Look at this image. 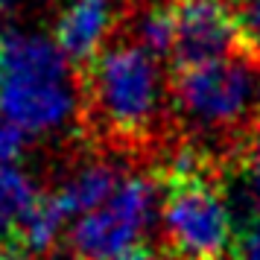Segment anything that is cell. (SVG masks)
<instances>
[{
	"label": "cell",
	"instance_id": "8",
	"mask_svg": "<svg viewBox=\"0 0 260 260\" xmlns=\"http://www.w3.org/2000/svg\"><path fill=\"white\" fill-rule=\"evenodd\" d=\"M120 173L108 161H85L76 170H71L61 187L56 190V199L64 208L68 216H82V213L100 208L103 202L111 199V193L120 187Z\"/></svg>",
	"mask_w": 260,
	"mask_h": 260
},
{
	"label": "cell",
	"instance_id": "5",
	"mask_svg": "<svg viewBox=\"0 0 260 260\" xmlns=\"http://www.w3.org/2000/svg\"><path fill=\"white\" fill-rule=\"evenodd\" d=\"M161 228L176 254L219 260L234 237V205L205 178L178 181L161 205Z\"/></svg>",
	"mask_w": 260,
	"mask_h": 260
},
{
	"label": "cell",
	"instance_id": "19",
	"mask_svg": "<svg viewBox=\"0 0 260 260\" xmlns=\"http://www.w3.org/2000/svg\"><path fill=\"white\" fill-rule=\"evenodd\" d=\"M12 3H15V0H0V9H9Z\"/></svg>",
	"mask_w": 260,
	"mask_h": 260
},
{
	"label": "cell",
	"instance_id": "13",
	"mask_svg": "<svg viewBox=\"0 0 260 260\" xmlns=\"http://www.w3.org/2000/svg\"><path fill=\"white\" fill-rule=\"evenodd\" d=\"M231 12H234L237 36L260 59V0H234Z\"/></svg>",
	"mask_w": 260,
	"mask_h": 260
},
{
	"label": "cell",
	"instance_id": "6",
	"mask_svg": "<svg viewBox=\"0 0 260 260\" xmlns=\"http://www.w3.org/2000/svg\"><path fill=\"white\" fill-rule=\"evenodd\" d=\"M176 50L181 68L222 59L231 53L237 38L234 12L222 0H176Z\"/></svg>",
	"mask_w": 260,
	"mask_h": 260
},
{
	"label": "cell",
	"instance_id": "16",
	"mask_svg": "<svg viewBox=\"0 0 260 260\" xmlns=\"http://www.w3.org/2000/svg\"><path fill=\"white\" fill-rule=\"evenodd\" d=\"M111 260H155L149 251H143V248H129V251H123V254H117V257H111Z\"/></svg>",
	"mask_w": 260,
	"mask_h": 260
},
{
	"label": "cell",
	"instance_id": "18",
	"mask_svg": "<svg viewBox=\"0 0 260 260\" xmlns=\"http://www.w3.org/2000/svg\"><path fill=\"white\" fill-rule=\"evenodd\" d=\"M0 260H24V257H18V254H9V251H0Z\"/></svg>",
	"mask_w": 260,
	"mask_h": 260
},
{
	"label": "cell",
	"instance_id": "17",
	"mask_svg": "<svg viewBox=\"0 0 260 260\" xmlns=\"http://www.w3.org/2000/svg\"><path fill=\"white\" fill-rule=\"evenodd\" d=\"M9 32H12V29H9V24H6V18H3V9H0V41H3V38L9 36Z\"/></svg>",
	"mask_w": 260,
	"mask_h": 260
},
{
	"label": "cell",
	"instance_id": "9",
	"mask_svg": "<svg viewBox=\"0 0 260 260\" xmlns=\"http://www.w3.org/2000/svg\"><path fill=\"white\" fill-rule=\"evenodd\" d=\"M38 199L41 196L29 173L15 164L0 167V243H6L9 234L21 231V225Z\"/></svg>",
	"mask_w": 260,
	"mask_h": 260
},
{
	"label": "cell",
	"instance_id": "2",
	"mask_svg": "<svg viewBox=\"0 0 260 260\" xmlns=\"http://www.w3.org/2000/svg\"><path fill=\"white\" fill-rule=\"evenodd\" d=\"M88 103L106 132L117 138L146 135L164 103L158 56L135 41L106 47L88 71Z\"/></svg>",
	"mask_w": 260,
	"mask_h": 260
},
{
	"label": "cell",
	"instance_id": "7",
	"mask_svg": "<svg viewBox=\"0 0 260 260\" xmlns=\"http://www.w3.org/2000/svg\"><path fill=\"white\" fill-rule=\"evenodd\" d=\"M111 26V0H71L56 21V41L71 61H91L103 53Z\"/></svg>",
	"mask_w": 260,
	"mask_h": 260
},
{
	"label": "cell",
	"instance_id": "12",
	"mask_svg": "<svg viewBox=\"0 0 260 260\" xmlns=\"http://www.w3.org/2000/svg\"><path fill=\"white\" fill-rule=\"evenodd\" d=\"M237 205H243V211L248 208V216L260 219V129L248 143L246 173H243V184L237 193Z\"/></svg>",
	"mask_w": 260,
	"mask_h": 260
},
{
	"label": "cell",
	"instance_id": "3",
	"mask_svg": "<svg viewBox=\"0 0 260 260\" xmlns=\"http://www.w3.org/2000/svg\"><path fill=\"white\" fill-rule=\"evenodd\" d=\"M176 106L193 129L222 135L246 126L260 103V71L254 61L222 56L181 68L173 85Z\"/></svg>",
	"mask_w": 260,
	"mask_h": 260
},
{
	"label": "cell",
	"instance_id": "15",
	"mask_svg": "<svg viewBox=\"0 0 260 260\" xmlns=\"http://www.w3.org/2000/svg\"><path fill=\"white\" fill-rule=\"evenodd\" d=\"M231 260H260V219H254L243 231V237L234 246V257Z\"/></svg>",
	"mask_w": 260,
	"mask_h": 260
},
{
	"label": "cell",
	"instance_id": "1",
	"mask_svg": "<svg viewBox=\"0 0 260 260\" xmlns=\"http://www.w3.org/2000/svg\"><path fill=\"white\" fill-rule=\"evenodd\" d=\"M0 114L36 138L76 120L79 82L56 38L12 29L0 41Z\"/></svg>",
	"mask_w": 260,
	"mask_h": 260
},
{
	"label": "cell",
	"instance_id": "20",
	"mask_svg": "<svg viewBox=\"0 0 260 260\" xmlns=\"http://www.w3.org/2000/svg\"><path fill=\"white\" fill-rule=\"evenodd\" d=\"M184 260H187V257H184Z\"/></svg>",
	"mask_w": 260,
	"mask_h": 260
},
{
	"label": "cell",
	"instance_id": "11",
	"mask_svg": "<svg viewBox=\"0 0 260 260\" xmlns=\"http://www.w3.org/2000/svg\"><path fill=\"white\" fill-rule=\"evenodd\" d=\"M135 44H141L152 56H173L176 50V15L173 6H143L135 15Z\"/></svg>",
	"mask_w": 260,
	"mask_h": 260
},
{
	"label": "cell",
	"instance_id": "14",
	"mask_svg": "<svg viewBox=\"0 0 260 260\" xmlns=\"http://www.w3.org/2000/svg\"><path fill=\"white\" fill-rule=\"evenodd\" d=\"M26 141H29V135L0 114V167H12L24 155Z\"/></svg>",
	"mask_w": 260,
	"mask_h": 260
},
{
	"label": "cell",
	"instance_id": "4",
	"mask_svg": "<svg viewBox=\"0 0 260 260\" xmlns=\"http://www.w3.org/2000/svg\"><path fill=\"white\" fill-rule=\"evenodd\" d=\"M158 190L146 176H126L111 199L76 216L71 228L73 260H111L138 246L155 219Z\"/></svg>",
	"mask_w": 260,
	"mask_h": 260
},
{
	"label": "cell",
	"instance_id": "10",
	"mask_svg": "<svg viewBox=\"0 0 260 260\" xmlns=\"http://www.w3.org/2000/svg\"><path fill=\"white\" fill-rule=\"evenodd\" d=\"M71 216L64 213V208L59 205L56 196L50 199H38L36 208L29 211V216L21 225V240H24V248L32 251V254H47L50 248L59 243L61 228Z\"/></svg>",
	"mask_w": 260,
	"mask_h": 260
}]
</instances>
